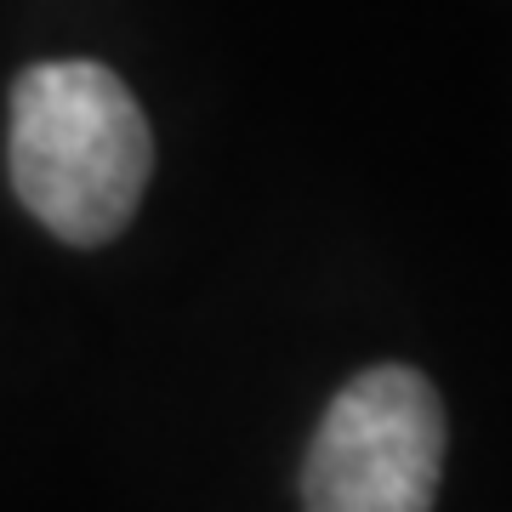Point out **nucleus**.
Here are the masks:
<instances>
[{
	"label": "nucleus",
	"mask_w": 512,
	"mask_h": 512,
	"mask_svg": "<svg viewBox=\"0 0 512 512\" xmlns=\"http://www.w3.org/2000/svg\"><path fill=\"white\" fill-rule=\"evenodd\" d=\"M444 444V404L421 370H359L308 444L302 512H433Z\"/></svg>",
	"instance_id": "f03ea898"
},
{
	"label": "nucleus",
	"mask_w": 512,
	"mask_h": 512,
	"mask_svg": "<svg viewBox=\"0 0 512 512\" xmlns=\"http://www.w3.org/2000/svg\"><path fill=\"white\" fill-rule=\"evenodd\" d=\"M12 188L63 245H109L143 205L154 137L131 86L92 57L35 63L12 86Z\"/></svg>",
	"instance_id": "f257e3e1"
}]
</instances>
